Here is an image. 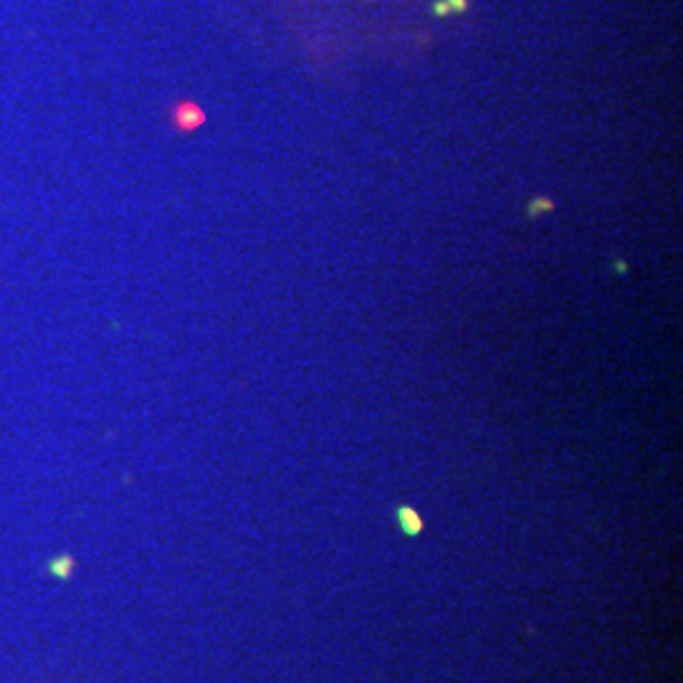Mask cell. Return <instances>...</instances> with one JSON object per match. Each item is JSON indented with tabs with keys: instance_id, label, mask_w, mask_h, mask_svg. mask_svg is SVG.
I'll return each mask as SVG.
<instances>
[{
	"instance_id": "cell-2",
	"label": "cell",
	"mask_w": 683,
	"mask_h": 683,
	"mask_svg": "<svg viewBox=\"0 0 683 683\" xmlns=\"http://www.w3.org/2000/svg\"><path fill=\"white\" fill-rule=\"evenodd\" d=\"M539 208L552 210V208H554V203H552V200H547V198H537L532 205H529V210H532V213H529V216H537V210H539Z\"/></svg>"
},
{
	"instance_id": "cell-1",
	"label": "cell",
	"mask_w": 683,
	"mask_h": 683,
	"mask_svg": "<svg viewBox=\"0 0 683 683\" xmlns=\"http://www.w3.org/2000/svg\"><path fill=\"white\" fill-rule=\"evenodd\" d=\"M203 112H200L198 107H193V104H183V107L175 112V122H178V127L180 130H185V132H190V130H195L198 124H203Z\"/></svg>"
}]
</instances>
